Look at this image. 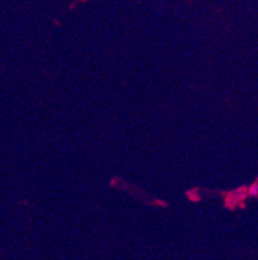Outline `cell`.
Masks as SVG:
<instances>
[]
</instances>
